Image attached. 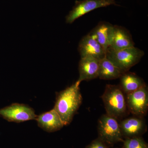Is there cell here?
Returning <instances> with one entry per match:
<instances>
[{"mask_svg": "<svg viewBox=\"0 0 148 148\" xmlns=\"http://www.w3.org/2000/svg\"><path fill=\"white\" fill-rule=\"evenodd\" d=\"M114 25L106 21H101L88 34L107 51L110 47L113 33Z\"/></svg>", "mask_w": 148, "mask_h": 148, "instance_id": "13", "label": "cell"}, {"mask_svg": "<svg viewBox=\"0 0 148 148\" xmlns=\"http://www.w3.org/2000/svg\"><path fill=\"white\" fill-rule=\"evenodd\" d=\"M36 120L38 125L47 132L58 131L64 126L61 118L53 109L37 116Z\"/></svg>", "mask_w": 148, "mask_h": 148, "instance_id": "12", "label": "cell"}, {"mask_svg": "<svg viewBox=\"0 0 148 148\" xmlns=\"http://www.w3.org/2000/svg\"><path fill=\"white\" fill-rule=\"evenodd\" d=\"M119 79V86L125 95L134 92L146 84L143 79L129 71L123 73Z\"/></svg>", "mask_w": 148, "mask_h": 148, "instance_id": "14", "label": "cell"}, {"mask_svg": "<svg viewBox=\"0 0 148 148\" xmlns=\"http://www.w3.org/2000/svg\"><path fill=\"white\" fill-rule=\"evenodd\" d=\"M99 61L91 56L81 58L79 63V78L77 81L81 83L83 81L91 80L98 77Z\"/></svg>", "mask_w": 148, "mask_h": 148, "instance_id": "10", "label": "cell"}, {"mask_svg": "<svg viewBox=\"0 0 148 148\" xmlns=\"http://www.w3.org/2000/svg\"><path fill=\"white\" fill-rule=\"evenodd\" d=\"M79 82L77 81L71 86L57 93L53 110L61 118L64 125H69L81 106L82 97Z\"/></svg>", "mask_w": 148, "mask_h": 148, "instance_id": "1", "label": "cell"}, {"mask_svg": "<svg viewBox=\"0 0 148 148\" xmlns=\"http://www.w3.org/2000/svg\"><path fill=\"white\" fill-rule=\"evenodd\" d=\"M123 143L124 148H148L147 143L141 136L126 138Z\"/></svg>", "mask_w": 148, "mask_h": 148, "instance_id": "16", "label": "cell"}, {"mask_svg": "<svg viewBox=\"0 0 148 148\" xmlns=\"http://www.w3.org/2000/svg\"><path fill=\"white\" fill-rule=\"evenodd\" d=\"M112 5H118L115 0L76 1L73 9L66 16V23L72 24L77 18L92 10Z\"/></svg>", "mask_w": 148, "mask_h": 148, "instance_id": "6", "label": "cell"}, {"mask_svg": "<svg viewBox=\"0 0 148 148\" xmlns=\"http://www.w3.org/2000/svg\"><path fill=\"white\" fill-rule=\"evenodd\" d=\"M128 110L136 116L143 117L148 110V88L147 84L134 92L126 94Z\"/></svg>", "mask_w": 148, "mask_h": 148, "instance_id": "7", "label": "cell"}, {"mask_svg": "<svg viewBox=\"0 0 148 148\" xmlns=\"http://www.w3.org/2000/svg\"><path fill=\"white\" fill-rule=\"evenodd\" d=\"M0 116L8 121L18 123L36 120L37 115L34 110L29 106L16 103L0 109Z\"/></svg>", "mask_w": 148, "mask_h": 148, "instance_id": "5", "label": "cell"}, {"mask_svg": "<svg viewBox=\"0 0 148 148\" xmlns=\"http://www.w3.org/2000/svg\"><path fill=\"white\" fill-rule=\"evenodd\" d=\"M123 73L106 56L99 61L98 77L100 79H116L119 78Z\"/></svg>", "mask_w": 148, "mask_h": 148, "instance_id": "15", "label": "cell"}, {"mask_svg": "<svg viewBox=\"0 0 148 148\" xmlns=\"http://www.w3.org/2000/svg\"><path fill=\"white\" fill-rule=\"evenodd\" d=\"M135 43L130 32L124 27L114 25L110 45L108 49L121 50L134 47Z\"/></svg>", "mask_w": 148, "mask_h": 148, "instance_id": "11", "label": "cell"}, {"mask_svg": "<svg viewBox=\"0 0 148 148\" xmlns=\"http://www.w3.org/2000/svg\"><path fill=\"white\" fill-rule=\"evenodd\" d=\"M142 118L138 116L131 117L122 120L119 123L123 138L140 137L147 131V124Z\"/></svg>", "mask_w": 148, "mask_h": 148, "instance_id": "8", "label": "cell"}, {"mask_svg": "<svg viewBox=\"0 0 148 148\" xmlns=\"http://www.w3.org/2000/svg\"><path fill=\"white\" fill-rule=\"evenodd\" d=\"M98 138L108 145L123 142V138L117 119L106 114L98 121Z\"/></svg>", "mask_w": 148, "mask_h": 148, "instance_id": "4", "label": "cell"}, {"mask_svg": "<svg viewBox=\"0 0 148 148\" xmlns=\"http://www.w3.org/2000/svg\"><path fill=\"white\" fill-rule=\"evenodd\" d=\"M101 98L107 114L116 119L127 115L128 110L125 96L119 85H106Z\"/></svg>", "mask_w": 148, "mask_h": 148, "instance_id": "2", "label": "cell"}, {"mask_svg": "<svg viewBox=\"0 0 148 148\" xmlns=\"http://www.w3.org/2000/svg\"></svg>", "mask_w": 148, "mask_h": 148, "instance_id": "18", "label": "cell"}, {"mask_svg": "<svg viewBox=\"0 0 148 148\" xmlns=\"http://www.w3.org/2000/svg\"><path fill=\"white\" fill-rule=\"evenodd\" d=\"M78 51L81 58L91 56L99 60L106 57L107 52L96 40L88 34L84 36L81 40Z\"/></svg>", "mask_w": 148, "mask_h": 148, "instance_id": "9", "label": "cell"}, {"mask_svg": "<svg viewBox=\"0 0 148 148\" xmlns=\"http://www.w3.org/2000/svg\"><path fill=\"white\" fill-rule=\"evenodd\" d=\"M144 55L143 50L134 46L121 50L108 49L106 57L123 73L138 64Z\"/></svg>", "mask_w": 148, "mask_h": 148, "instance_id": "3", "label": "cell"}, {"mask_svg": "<svg viewBox=\"0 0 148 148\" xmlns=\"http://www.w3.org/2000/svg\"><path fill=\"white\" fill-rule=\"evenodd\" d=\"M85 148H109V147L106 143L98 138L93 140Z\"/></svg>", "mask_w": 148, "mask_h": 148, "instance_id": "17", "label": "cell"}]
</instances>
